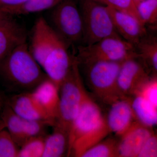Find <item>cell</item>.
Listing matches in <instances>:
<instances>
[{
	"label": "cell",
	"instance_id": "obj_30",
	"mask_svg": "<svg viewBox=\"0 0 157 157\" xmlns=\"http://www.w3.org/2000/svg\"><path fill=\"white\" fill-rule=\"evenodd\" d=\"M6 100L5 96L2 93L0 92V111L2 109L6 104Z\"/></svg>",
	"mask_w": 157,
	"mask_h": 157
},
{
	"label": "cell",
	"instance_id": "obj_18",
	"mask_svg": "<svg viewBox=\"0 0 157 157\" xmlns=\"http://www.w3.org/2000/svg\"><path fill=\"white\" fill-rule=\"evenodd\" d=\"M53 132L45 137L42 157H61L67 152L68 134L54 126Z\"/></svg>",
	"mask_w": 157,
	"mask_h": 157
},
{
	"label": "cell",
	"instance_id": "obj_12",
	"mask_svg": "<svg viewBox=\"0 0 157 157\" xmlns=\"http://www.w3.org/2000/svg\"><path fill=\"white\" fill-rule=\"evenodd\" d=\"M107 7L116 30L124 40L135 46L147 34L146 26L136 17Z\"/></svg>",
	"mask_w": 157,
	"mask_h": 157
},
{
	"label": "cell",
	"instance_id": "obj_15",
	"mask_svg": "<svg viewBox=\"0 0 157 157\" xmlns=\"http://www.w3.org/2000/svg\"><path fill=\"white\" fill-rule=\"evenodd\" d=\"M25 30L10 17L0 20V62L14 48L26 42Z\"/></svg>",
	"mask_w": 157,
	"mask_h": 157
},
{
	"label": "cell",
	"instance_id": "obj_31",
	"mask_svg": "<svg viewBox=\"0 0 157 157\" xmlns=\"http://www.w3.org/2000/svg\"><path fill=\"white\" fill-rule=\"evenodd\" d=\"M9 15L3 13L2 11H0V20L2 19L3 18H5V17H7V16H9Z\"/></svg>",
	"mask_w": 157,
	"mask_h": 157
},
{
	"label": "cell",
	"instance_id": "obj_22",
	"mask_svg": "<svg viewBox=\"0 0 157 157\" xmlns=\"http://www.w3.org/2000/svg\"><path fill=\"white\" fill-rule=\"evenodd\" d=\"M63 0H29L22 6L14 8L9 15H26L52 9Z\"/></svg>",
	"mask_w": 157,
	"mask_h": 157
},
{
	"label": "cell",
	"instance_id": "obj_6",
	"mask_svg": "<svg viewBox=\"0 0 157 157\" xmlns=\"http://www.w3.org/2000/svg\"><path fill=\"white\" fill-rule=\"evenodd\" d=\"M78 65L99 61L124 62L138 58L135 45L121 37L105 38L90 45H79L75 56Z\"/></svg>",
	"mask_w": 157,
	"mask_h": 157
},
{
	"label": "cell",
	"instance_id": "obj_17",
	"mask_svg": "<svg viewBox=\"0 0 157 157\" xmlns=\"http://www.w3.org/2000/svg\"><path fill=\"white\" fill-rule=\"evenodd\" d=\"M111 133L104 117L92 129L75 141L68 151V156L81 157L86 151L104 140Z\"/></svg>",
	"mask_w": 157,
	"mask_h": 157
},
{
	"label": "cell",
	"instance_id": "obj_3",
	"mask_svg": "<svg viewBox=\"0 0 157 157\" xmlns=\"http://www.w3.org/2000/svg\"><path fill=\"white\" fill-rule=\"evenodd\" d=\"M86 91L76 56H73L70 71L60 86L59 114L54 125L68 135L79 112Z\"/></svg>",
	"mask_w": 157,
	"mask_h": 157
},
{
	"label": "cell",
	"instance_id": "obj_2",
	"mask_svg": "<svg viewBox=\"0 0 157 157\" xmlns=\"http://www.w3.org/2000/svg\"><path fill=\"white\" fill-rule=\"evenodd\" d=\"M28 46L42 69L63 64L71 56L67 44L43 17L36 21Z\"/></svg>",
	"mask_w": 157,
	"mask_h": 157
},
{
	"label": "cell",
	"instance_id": "obj_10",
	"mask_svg": "<svg viewBox=\"0 0 157 157\" xmlns=\"http://www.w3.org/2000/svg\"><path fill=\"white\" fill-rule=\"evenodd\" d=\"M2 110L0 121L19 147L30 138L38 136L41 132L42 127L39 121L20 117L6 102Z\"/></svg>",
	"mask_w": 157,
	"mask_h": 157
},
{
	"label": "cell",
	"instance_id": "obj_4",
	"mask_svg": "<svg viewBox=\"0 0 157 157\" xmlns=\"http://www.w3.org/2000/svg\"><path fill=\"white\" fill-rule=\"evenodd\" d=\"M123 62L99 61L82 65L90 87L106 104L111 105L125 98L121 95L117 86L118 76Z\"/></svg>",
	"mask_w": 157,
	"mask_h": 157
},
{
	"label": "cell",
	"instance_id": "obj_5",
	"mask_svg": "<svg viewBox=\"0 0 157 157\" xmlns=\"http://www.w3.org/2000/svg\"><path fill=\"white\" fill-rule=\"evenodd\" d=\"M79 9L83 26L82 45H92L108 37H121L116 30L107 6L95 0H81Z\"/></svg>",
	"mask_w": 157,
	"mask_h": 157
},
{
	"label": "cell",
	"instance_id": "obj_23",
	"mask_svg": "<svg viewBox=\"0 0 157 157\" xmlns=\"http://www.w3.org/2000/svg\"><path fill=\"white\" fill-rule=\"evenodd\" d=\"M136 6L139 18L144 25H156L157 0H143Z\"/></svg>",
	"mask_w": 157,
	"mask_h": 157
},
{
	"label": "cell",
	"instance_id": "obj_11",
	"mask_svg": "<svg viewBox=\"0 0 157 157\" xmlns=\"http://www.w3.org/2000/svg\"><path fill=\"white\" fill-rule=\"evenodd\" d=\"M6 104L17 115L26 120L43 121L53 127L55 122L48 115L31 92L17 94L6 100Z\"/></svg>",
	"mask_w": 157,
	"mask_h": 157
},
{
	"label": "cell",
	"instance_id": "obj_14",
	"mask_svg": "<svg viewBox=\"0 0 157 157\" xmlns=\"http://www.w3.org/2000/svg\"><path fill=\"white\" fill-rule=\"evenodd\" d=\"M107 122L110 132L121 137L137 120L128 97L115 101L111 104Z\"/></svg>",
	"mask_w": 157,
	"mask_h": 157
},
{
	"label": "cell",
	"instance_id": "obj_29",
	"mask_svg": "<svg viewBox=\"0 0 157 157\" xmlns=\"http://www.w3.org/2000/svg\"><path fill=\"white\" fill-rule=\"evenodd\" d=\"M29 0H0V11L8 14L10 11L25 4Z\"/></svg>",
	"mask_w": 157,
	"mask_h": 157
},
{
	"label": "cell",
	"instance_id": "obj_19",
	"mask_svg": "<svg viewBox=\"0 0 157 157\" xmlns=\"http://www.w3.org/2000/svg\"><path fill=\"white\" fill-rule=\"evenodd\" d=\"M138 59H141L144 66H148L154 73L157 71V37L148 33L135 45Z\"/></svg>",
	"mask_w": 157,
	"mask_h": 157
},
{
	"label": "cell",
	"instance_id": "obj_9",
	"mask_svg": "<svg viewBox=\"0 0 157 157\" xmlns=\"http://www.w3.org/2000/svg\"><path fill=\"white\" fill-rule=\"evenodd\" d=\"M103 117L100 107L86 91L78 115L69 131L67 152L75 141L95 126Z\"/></svg>",
	"mask_w": 157,
	"mask_h": 157
},
{
	"label": "cell",
	"instance_id": "obj_13",
	"mask_svg": "<svg viewBox=\"0 0 157 157\" xmlns=\"http://www.w3.org/2000/svg\"><path fill=\"white\" fill-rule=\"evenodd\" d=\"M154 133L151 128L135 121L119 140V157H137L141 147Z\"/></svg>",
	"mask_w": 157,
	"mask_h": 157
},
{
	"label": "cell",
	"instance_id": "obj_25",
	"mask_svg": "<svg viewBox=\"0 0 157 157\" xmlns=\"http://www.w3.org/2000/svg\"><path fill=\"white\" fill-rule=\"evenodd\" d=\"M18 147L0 121V157H17Z\"/></svg>",
	"mask_w": 157,
	"mask_h": 157
},
{
	"label": "cell",
	"instance_id": "obj_8",
	"mask_svg": "<svg viewBox=\"0 0 157 157\" xmlns=\"http://www.w3.org/2000/svg\"><path fill=\"white\" fill-rule=\"evenodd\" d=\"M151 78L145 66L138 61V58L128 59L123 62L119 73V90L124 98L135 96Z\"/></svg>",
	"mask_w": 157,
	"mask_h": 157
},
{
	"label": "cell",
	"instance_id": "obj_1",
	"mask_svg": "<svg viewBox=\"0 0 157 157\" xmlns=\"http://www.w3.org/2000/svg\"><path fill=\"white\" fill-rule=\"evenodd\" d=\"M0 73L11 86L21 90L34 89L47 77L27 42L14 48L0 62Z\"/></svg>",
	"mask_w": 157,
	"mask_h": 157
},
{
	"label": "cell",
	"instance_id": "obj_20",
	"mask_svg": "<svg viewBox=\"0 0 157 157\" xmlns=\"http://www.w3.org/2000/svg\"><path fill=\"white\" fill-rule=\"evenodd\" d=\"M130 101L137 121L151 128L157 124V107L140 96H134Z\"/></svg>",
	"mask_w": 157,
	"mask_h": 157
},
{
	"label": "cell",
	"instance_id": "obj_21",
	"mask_svg": "<svg viewBox=\"0 0 157 157\" xmlns=\"http://www.w3.org/2000/svg\"><path fill=\"white\" fill-rule=\"evenodd\" d=\"M119 140L114 137L105 138L86 151L81 157H119Z\"/></svg>",
	"mask_w": 157,
	"mask_h": 157
},
{
	"label": "cell",
	"instance_id": "obj_24",
	"mask_svg": "<svg viewBox=\"0 0 157 157\" xmlns=\"http://www.w3.org/2000/svg\"><path fill=\"white\" fill-rule=\"evenodd\" d=\"M45 138L42 135L30 138L19 148L17 157H42Z\"/></svg>",
	"mask_w": 157,
	"mask_h": 157
},
{
	"label": "cell",
	"instance_id": "obj_26",
	"mask_svg": "<svg viewBox=\"0 0 157 157\" xmlns=\"http://www.w3.org/2000/svg\"><path fill=\"white\" fill-rule=\"evenodd\" d=\"M104 6L130 14L140 21L134 0H95Z\"/></svg>",
	"mask_w": 157,
	"mask_h": 157
},
{
	"label": "cell",
	"instance_id": "obj_27",
	"mask_svg": "<svg viewBox=\"0 0 157 157\" xmlns=\"http://www.w3.org/2000/svg\"><path fill=\"white\" fill-rule=\"evenodd\" d=\"M135 95L141 96L157 108L156 76H155L154 77L151 78V79L142 86L140 91Z\"/></svg>",
	"mask_w": 157,
	"mask_h": 157
},
{
	"label": "cell",
	"instance_id": "obj_16",
	"mask_svg": "<svg viewBox=\"0 0 157 157\" xmlns=\"http://www.w3.org/2000/svg\"><path fill=\"white\" fill-rule=\"evenodd\" d=\"M31 92L56 124L59 114V88L47 77L40 82Z\"/></svg>",
	"mask_w": 157,
	"mask_h": 157
},
{
	"label": "cell",
	"instance_id": "obj_7",
	"mask_svg": "<svg viewBox=\"0 0 157 157\" xmlns=\"http://www.w3.org/2000/svg\"><path fill=\"white\" fill-rule=\"evenodd\" d=\"M50 21L51 26L68 46L82 44L83 22L75 0H63L52 8Z\"/></svg>",
	"mask_w": 157,
	"mask_h": 157
},
{
	"label": "cell",
	"instance_id": "obj_32",
	"mask_svg": "<svg viewBox=\"0 0 157 157\" xmlns=\"http://www.w3.org/2000/svg\"><path fill=\"white\" fill-rule=\"evenodd\" d=\"M142 1H143V0H134V2H135V4H136V6H137V4H138V3Z\"/></svg>",
	"mask_w": 157,
	"mask_h": 157
},
{
	"label": "cell",
	"instance_id": "obj_28",
	"mask_svg": "<svg viewBox=\"0 0 157 157\" xmlns=\"http://www.w3.org/2000/svg\"><path fill=\"white\" fill-rule=\"evenodd\" d=\"M157 157V137L154 132L147 138L137 157Z\"/></svg>",
	"mask_w": 157,
	"mask_h": 157
}]
</instances>
